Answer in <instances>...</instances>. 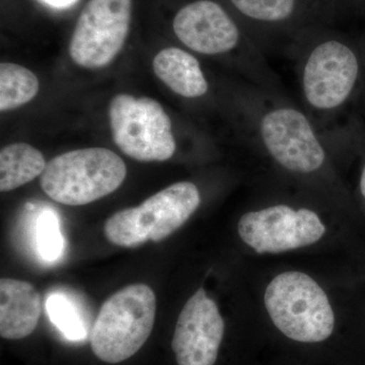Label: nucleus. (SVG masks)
I'll list each match as a JSON object with an SVG mask.
<instances>
[{"label": "nucleus", "mask_w": 365, "mask_h": 365, "mask_svg": "<svg viewBox=\"0 0 365 365\" xmlns=\"http://www.w3.org/2000/svg\"><path fill=\"white\" fill-rule=\"evenodd\" d=\"M109 119L114 143L129 158L138 162H165L176 153L170 118L153 98L115 96Z\"/></svg>", "instance_id": "6e6552de"}, {"label": "nucleus", "mask_w": 365, "mask_h": 365, "mask_svg": "<svg viewBox=\"0 0 365 365\" xmlns=\"http://www.w3.org/2000/svg\"><path fill=\"white\" fill-rule=\"evenodd\" d=\"M237 232L248 251L259 256H275L321 244L330 234V225L311 204L274 201L242 213Z\"/></svg>", "instance_id": "7ed1b4c3"}, {"label": "nucleus", "mask_w": 365, "mask_h": 365, "mask_svg": "<svg viewBox=\"0 0 365 365\" xmlns=\"http://www.w3.org/2000/svg\"><path fill=\"white\" fill-rule=\"evenodd\" d=\"M42 313L38 290L26 281L0 280V336L6 340H21L37 328Z\"/></svg>", "instance_id": "9b49d317"}, {"label": "nucleus", "mask_w": 365, "mask_h": 365, "mask_svg": "<svg viewBox=\"0 0 365 365\" xmlns=\"http://www.w3.org/2000/svg\"><path fill=\"white\" fill-rule=\"evenodd\" d=\"M41 1L55 9H68L76 4L78 0H41Z\"/></svg>", "instance_id": "a211bd4d"}, {"label": "nucleus", "mask_w": 365, "mask_h": 365, "mask_svg": "<svg viewBox=\"0 0 365 365\" xmlns=\"http://www.w3.org/2000/svg\"><path fill=\"white\" fill-rule=\"evenodd\" d=\"M126 175L124 160L114 151L83 148L52 158L41 175L40 185L52 200L81 206L116 191Z\"/></svg>", "instance_id": "39448f33"}, {"label": "nucleus", "mask_w": 365, "mask_h": 365, "mask_svg": "<svg viewBox=\"0 0 365 365\" xmlns=\"http://www.w3.org/2000/svg\"><path fill=\"white\" fill-rule=\"evenodd\" d=\"M39 91L34 72L16 63L0 64V111L6 112L31 102Z\"/></svg>", "instance_id": "4468645a"}, {"label": "nucleus", "mask_w": 365, "mask_h": 365, "mask_svg": "<svg viewBox=\"0 0 365 365\" xmlns=\"http://www.w3.org/2000/svg\"><path fill=\"white\" fill-rule=\"evenodd\" d=\"M227 325L215 299L196 290L178 317L172 349L177 365H216L225 344Z\"/></svg>", "instance_id": "9d476101"}, {"label": "nucleus", "mask_w": 365, "mask_h": 365, "mask_svg": "<svg viewBox=\"0 0 365 365\" xmlns=\"http://www.w3.org/2000/svg\"><path fill=\"white\" fill-rule=\"evenodd\" d=\"M359 190L360 194H361V196L364 197L365 200V165L364 169L361 170V175H360Z\"/></svg>", "instance_id": "aec40b11"}, {"label": "nucleus", "mask_w": 365, "mask_h": 365, "mask_svg": "<svg viewBox=\"0 0 365 365\" xmlns=\"http://www.w3.org/2000/svg\"><path fill=\"white\" fill-rule=\"evenodd\" d=\"M248 20L264 25L292 21L299 11V0H230Z\"/></svg>", "instance_id": "2eb2a0df"}, {"label": "nucleus", "mask_w": 365, "mask_h": 365, "mask_svg": "<svg viewBox=\"0 0 365 365\" xmlns=\"http://www.w3.org/2000/svg\"><path fill=\"white\" fill-rule=\"evenodd\" d=\"M273 365H304L302 364V362L297 361V360L288 359V357L282 356L281 355V359L276 362L275 364Z\"/></svg>", "instance_id": "6ab92c4d"}, {"label": "nucleus", "mask_w": 365, "mask_h": 365, "mask_svg": "<svg viewBox=\"0 0 365 365\" xmlns=\"http://www.w3.org/2000/svg\"><path fill=\"white\" fill-rule=\"evenodd\" d=\"M200 204V191L194 182H175L137 207L114 213L105 222L104 232L112 244L122 248L163 241L188 222Z\"/></svg>", "instance_id": "423d86ee"}, {"label": "nucleus", "mask_w": 365, "mask_h": 365, "mask_svg": "<svg viewBox=\"0 0 365 365\" xmlns=\"http://www.w3.org/2000/svg\"><path fill=\"white\" fill-rule=\"evenodd\" d=\"M46 165L44 155L30 144H9L0 151V191H13L32 182Z\"/></svg>", "instance_id": "ddd939ff"}, {"label": "nucleus", "mask_w": 365, "mask_h": 365, "mask_svg": "<svg viewBox=\"0 0 365 365\" xmlns=\"http://www.w3.org/2000/svg\"><path fill=\"white\" fill-rule=\"evenodd\" d=\"M157 297L143 283L122 288L109 297L91 328L90 343L101 361L116 364L136 354L150 338Z\"/></svg>", "instance_id": "20e7f679"}, {"label": "nucleus", "mask_w": 365, "mask_h": 365, "mask_svg": "<svg viewBox=\"0 0 365 365\" xmlns=\"http://www.w3.org/2000/svg\"><path fill=\"white\" fill-rule=\"evenodd\" d=\"M153 68L170 91L182 98H201L208 93V81L200 62L186 50L165 48L153 59Z\"/></svg>", "instance_id": "f8f14e48"}, {"label": "nucleus", "mask_w": 365, "mask_h": 365, "mask_svg": "<svg viewBox=\"0 0 365 365\" xmlns=\"http://www.w3.org/2000/svg\"><path fill=\"white\" fill-rule=\"evenodd\" d=\"M265 327L261 339L271 341L283 356L306 365H339L341 323L332 297L316 276L297 268L271 276L262 292Z\"/></svg>", "instance_id": "f257e3e1"}, {"label": "nucleus", "mask_w": 365, "mask_h": 365, "mask_svg": "<svg viewBox=\"0 0 365 365\" xmlns=\"http://www.w3.org/2000/svg\"><path fill=\"white\" fill-rule=\"evenodd\" d=\"M36 247L41 258L47 262L58 260L63 252L64 241L59 220L51 209L41 212L36 223Z\"/></svg>", "instance_id": "f3484780"}, {"label": "nucleus", "mask_w": 365, "mask_h": 365, "mask_svg": "<svg viewBox=\"0 0 365 365\" xmlns=\"http://www.w3.org/2000/svg\"><path fill=\"white\" fill-rule=\"evenodd\" d=\"M356 53L337 38L309 46L299 61V86L309 115L328 118L351 97L359 76Z\"/></svg>", "instance_id": "0eeeda50"}, {"label": "nucleus", "mask_w": 365, "mask_h": 365, "mask_svg": "<svg viewBox=\"0 0 365 365\" xmlns=\"http://www.w3.org/2000/svg\"><path fill=\"white\" fill-rule=\"evenodd\" d=\"M248 139L277 169L289 177L319 182L332 175L325 143L307 113L281 93L249 83Z\"/></svg>", "instance_id": "f03ea898"}, {"label": "nucleus", "mask_w": 365, "mask_h": 365, "mask_svg": "<svg viewBox=\"0 0 365 365\" xmlns=\"http://www.w3.org/2000/svg\"><path fill=\"white\" fill-rule=\"evenodd\" d=\"M131 14L132 0H90L69 44L74 63L88 69L109 66L123 48Z\"/></svg>", "instance_id": "1a4fd4ad"}, {"label": "nucleus", "mask_w": 365, "mask_h": 365, "mask_svg": "<svg viewBox=\"0 0 365 365\" xmlns=\"http://www.w3.org/2000/svg\"><path fill=\"white\" fill-rule=\"evenodd\" d=\"M46 311L50 319L67 339L78 341L88 335L83 319L76 304L61 294H52L46 302Z\"/></svg>", "instance_id": "dca6fc26"}]
</instances>
